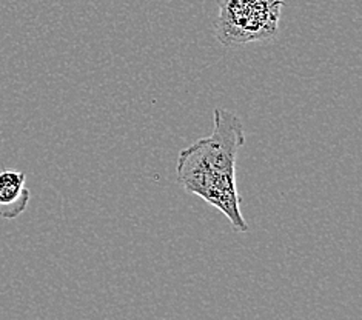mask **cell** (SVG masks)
Masks as SVG:
<instances>
[{
  "instance_id": "cell-1",
  "label": "cell",
  "mask_w": 362,
  "mask_h": 320,
  "mask_svg": "<svg viewBox=\"0 0 362 320\" xmlns=\"http://www.w3.org/2000/svg\"><path fill=\"white\" fill-rule=\"evenodd\" d=\"M244 143L240 119L228 109L214 108L213 133L180 151L176 165L177 182L185 191L219 210L236 232L250 230L240 213L236 184V159Z\"/></svg>"
},
{
  "instance_id": "cell-3",
  "label": "cell",
  "mask_w": 362,
  "mask_h": 320,
  "mask_svg": "<svg viewBox=\"0 0 362 320\" xmlns=\"http://www.w3.org/2000/svg\"><path fill=\"white\" fill-rule=\"evenodd\" d=\"M31 191L27 174L19 170L0 171V218L14 220L28 208Z\"/></svg>"
},
{
  "instance_id": "cell-2",
  "label": "cell",
  "mask_w": 362,
  "mask_h": 320,
  "mask_svg": "<svg viewBox=\"0 0 362 320\" xmlns=\"http://www.w3.org/2000/svg\"><path fill=\"white\" fill-rule=\"evenodd\" d=\"M213 20L216 39L227 48L278 37L284 0H218Z\"/></svg>"
}]
</instances>
